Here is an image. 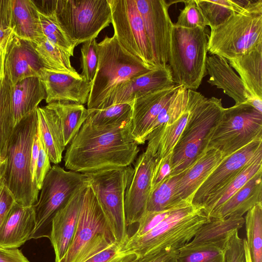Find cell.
Wrapping results in <instances>:
<instances>
[{
  "label": "cell",
  "mask_w": 262,
  "mask_h": 262,
  "mask_svg": "<svg viewBox=\"0 0 262 262\" xmlns=\"http://www.w3.org/2000/svg\"><path fill=\"white\" fill-rule=\"evenodd\" d=\"M138 145L132 135V119L104 126L86 120L69 143L64 166L83 174L126 167L137 158Z\"/></svg>",
  "instance_id": "1"
},
{
  "label": "cell",
  "mask_w": 262,
  "mask_h": 262,
  "mask_svg": "<svg viewBox=\"0 0 262 262\" xmlns=\"http://www.w3.org/2000/svg\"><path fill=\"white\" fill-rule=\"evenodd\" d=\"M187 108L189 114L186 125L170 158L171 176L187 170L204 153L207 136L224 109L221 99L208 98L191 90H187Z\"/></svg>",
  "instance_id": "2"
},
{
  "label": "cell",
  "mask_w": 262,
  "mask_h": 262,
  "mask_svg": "<svg viewBox=\"0 0 262 262\" xmlns=\"http://www.w3.org/2000/svg\"><path fill=\"white\" fill-rule=\"evenodd\" d=\"M210 220L202 206L187 202L148 232L138 237H129L121 251L144 256L163 250H179Z\"/></svg>",
  "instance_id": "3"
},
{
  "label": "cell",
  "mask_w": 262,
  "mask_h": 262,
  "mask_svg": "<svg viewBox=\"0 0 262 262\" xmlns=\"http://www.w3.org/2000/svg\"><path fill=\"white\" fill-rule=\"evenodd\" d=\"M38 126L37 110L23 118L14 127L6 157L3 175L16 203L31 206L38 200L39 190L31 172V148Z\"/></svg>",
  "instance_id": "4"
},
{
  "label": "cell",
  "mask_w": 262,
  "mask_h": 262,
  "mask_svg": "<svg viewBox=\"0 0 262 262\" xmlns=\"http://www.w3.org/2000/svg\"><path fill=\"white\" fill-rule=\"evenodd\" d=\"M115 242L111 225L88 184L83 193L74 236L57 262H85Z\"/></svg>",
  "instance_id": "5"
},
{
  "label": "cell",
  "mask_w": 262,
  "mask_h": 262,
  "mask_svg": "<svg viewBox=\"0 0 262 262\" xmlns=\"http://www.w3.org/2000/svg\"><path fill=\"white\" fill-rule=\"evenodd\" d=\"M98 62L87 102L88 110H97L118 84L144 74L149 68L126 51L114 36L98 43Z\"/></svg>",
  "instance_id": "6"
},
{
  "label": "cell",
  "mask_w": 262,
  "mask_h": 262,
  "mask_svg": "<svg viewBox=\"0 0 262 262\" xmlns=\"http://www.w3.org/2000/svg\"><path fill=\"white\" fill-rule=\"evenodd\" d=\"M208 35L205 29L173 26L168 64L175 84L195 91L206 72Z\"/></svg>",
  "instance_id": "7"
},
{
  "label": "cell",
  "mask_w": 262,
  "mask_h": 262,
  "mask_svg": "<svg viewBox=\"0 0 262 262\" xmlns=\"http://www.w3.org/2000/svg\"><path fill=\"white\" fill-rule=\"evenodd\" d=\"M43 3L76 47L96 39L111 23L108 0H55Z\"/></svg>",
  "instance_id": "8"
},
{
  "label": "cell",
  "mask_w": 262,
  "mask_h": 262,
  "mask_svg": "<svg viewBox=\"0 0 262 262\" xmlns=\"http://www.w3.org/2000/svg\"><path fill=\"white\" fill-rule=\"evenodd\" d=\"M262 139V113L247 104L224 108L208 134L205 149L212 148L226 158L252 141Z\"/></svg>",
  "instance_id": "9"
},
{
  "label": "cell",
  "mask_w": 262,
  "mask_h": 262,
  "mask_svg": "<svg viewBox=\"0 0 262 262\" xmlns=\"http://www.w3.org/2000/svg\"><path fill=\"white\" fill-rule=\"evenodd\" d=\"M88 182L86 174L66 170L55 164L47 173L33 206L36 225L30 239L50 238L52 220L72 194Z\"/></svg>",
  "instance_id": "10"
},
{
  "label": "cell",
  "mask_w": 262,
  "mask_h": 262,
  "mask_svg": "<svg viewBox=\"0 0 262 262\" xmlns=\"http://www.w3.org/2000/svg\"><path fill=\"white\" fill-rule=\"evenodd\" d=\"M262 43V13H235L211 29L207 51L226 60L241 56Z\"/></svg>",
  "instance_id": "11"
},
{
  "label": "cell",
  "mask_w": 262,
  "mask_h": 262,
  "mask_svg": "<svg viewBox=\"0 0 262 262\" xmlns=\"http://www.w3.org/2000/svg\"><path fill=\"white\" fill-rule=\"evenodd\" d=\"M134 168L131 166L86 174L114 231L116 242L123 246L128 241L124 201Z\"/></svg>",
  "instance_id": "12"
},
{
  "label": "cell",
  "mask_w": 262,
  "mask_h": 262,
  "mask_svg": "<svg viewBox=\"0 0 262 262\" xmlns=\"http://www.w3.org/2000/svg\"><path fill=\"white\" fill-rule=\"evenodd\" d=\"M114 35L129 53L150 69L155 67L143 21L135 0H108Z\"/></svg>",
  "instance_id": "13"
},
{
  "label": "cell",
  "mask_w": 262,
  "mask_h": 262,
  "mask_svg": "<svg viewBox=\"0 0 262 262\" xmlns=\"http://www.w3.org/2000/svg\"><path fill=\"white\" fill-rule=\"evenodd\" d=\"M142 18L155 67L168 64L174 24L164 0H135Z\"/></svg>",
  "instance_id": "14"
},
{
  "label": "cell",
  "mask_w": 262,
  "mask_h": 262,
  "mask_svg": "<svg viewBox=\"0 0 262 262\" xmlns=\"http://www.w3.org/2000/svg\"><path fill=\"white\" fill-rule=\"evenodd\" d=\"M173 84L170 67H155L147 73L130 78L116 86L98 110L120 103H131L140 97L156 92Z\"/></svg>",
  "instance_id": "15"
},
{
  "label": "cell",
  "mask_w": 262,
  "mask_h": 262,
  "mask_svg": "<svg viewBox=\"0 0 262 262\" xmlns=\"http://www.w3.org/2000/svg\"><path fill=\"white\" fill-rule=\"evenodd\" d=\"M156 164L155 157L147 148L136 160L132 178L125 196L127 227L138 223L145 213Z\"/></svg>",
  "instance_id": "16"
},
{
  "label": "cell",
  "mask_w": 262,
  "mask_h": 262,
  "mask_svg": "<svg viewBox=\"0 0 262 262\" xmlns=\"http://www.w3.org/2000/svg\"><path fill=\"white\" fill-rule=\"evenodd\" d=\"M260 153L262 139L252 141L225 158L198 188L192 204L201 206L206 198L226 185Z\"/></svg>",
  "instance_id": "17"
},
{
  "label": "cell",
  "mask_w": 262,
  "mask_h": 262,
  "mask_svg": "<svg viewBox=\"0 0 262 262\" xmlns=\"http://www.w3.org/2000/svg\"><path fill=\"white\" fill-rule=\"evenodd\" d=\"M38 77L44 86L48 104L57 101L87 103L92 82L77 71L64 72L43 68Z\"/></svg>",
  "instance_id": "18"
},
{
  "label": "cell",
  "mask_w": 262,
  "mask_h": 262,
  "mask_svg": "<svg viewBox=\"0 0 262 262\" xmlns=\"http://www.w3.org/2000/svg\"><path fill=\"white\" fill-rule=\"evenodd\" d=\"M182 86L173 84L134 100L132 103V135L138 145L143 144L146 141L151 125Z\"/></svg>",
  "instance_id": "19"
},
{
  "label": "cell",
  "mask_w": 262,
  "mask_h": 262,
  "mask_svg": "<svg viewBox=\"0 0 262 262\" xmlns=\"http://www.w3.org/2000/svg\"><path fill=\"white\" fill-rule=\"evenodd\" d=\"M4 68L6 77L13 85L25 78L38 77L45 68L32 42L15 35L5 55Z\"/></svg>",
  "instance_id": "20"
},
{
  "label": "cell",
  "mask_w": 262,
  "mask_h": 262,
  "mask_svg": "<svg viewBox=\"0 0 262 262\" xmlns=\"http://www.w3.org/2000/svg\"><path fill=\"white\" fill-rule=\"evenodd\" d=\"M88 182L77 189L54 216L50 240L55 254V262L59 261L68 248L77 226L81 200Z\"/></svg>",
  "instance_id": "21"
},
{
  "label": "cell",
  "mask_w": 262,
  "mask_h": 262,
  "mask_svg": "<svg viewBox=\"0 0 262 262\" xmlns=\"http://www.w3.org/2000/svg\"><path fill=\"white\" fill-rule=\"evenodd\" d=\"M36 225L33 206L15 203L0 228V247L18 248L30 239Z\"/></svg>",
  "instance_id": "22"
},
{
  "label": "cell",
  "mask_w": 262,
  "mask_h": 262,
  "mask_svg": "<svg viewBox=\"0 0 262 262\" xmlns=\"http://www.w3.org/2000/svg\"><path fill=\"white\" fill-rule=\"evenodd\" d=\"M225 158L219 151L206 149L191 166L179 174L175 189L176 198L192 203L198 188Z\"/></svg>",
  "instance_id": "23"
},
{
  "label": "cell",
  "mask_w": 262,
  "mask_h": 262,
  "mask_svg": "<svg viewBox=\"0 0 262 262\" xmlns=\"http://www.w3.org/2000/svg\"><path fill=\"white\" fill-rule=\"evenodd\" d=\"M206 70L210 77L208 82L222 89L234 100L235 104L245 103L253 96L247 91L241 78L224 57L211 54L207 56Z\"/></svg>",
  "instance_id": "24"
},
{
  "label": "cell",
  "mask_w": 262,
  "mask_h": 262,
  "mask_svg": "<svg viewBox=\"0 0 262 262\" xmlns=\"http://www.w3.org/2000/svg\"><path fill=\"white\" fill-rule=\"evenodd\" d=\"M262 169L258 171L224 203L213 211L209 219L243 216L255 205L262 203Z\"/></svg>",
  "instance_id": "25"
},
{
  "label": "cell",
  "mask_w": 262,
  "mask_h": 262,
  "mask_svg": "<svg viewBox=\"0 0 262 262\" xmlns=\"http://www.w3.org/2000/svg\"><path fill=\"white\" fill-rule=\"evenodd\" d=\"M10 91L15 126L36 110L38 104L46 98L44 86L38 76L19 81L11 85Z\"/></svg>",
  "instance_id": "26"
},
{
  "label": "cell",
  "mask_w": 262,
  "mask_h": 262,
  "mask_svg": "<svg viewBox=\"0 0 262 262\" xmlns=\"http://www.w3.org/2000/svg\"><path fill=\"white\" fill-rule=\"evenodd\" d=\"M189 114L187 106L186 110L174 121L160 125L148 135L146 148L155 157L156 163L165 162L171 158Z\"/></svg>",
  "instance_id": "27"
},
{
  "label": "cell",
  "mask_w": 262,
  "mask_h": 262,
  "mask_svg": "<svg viewBox=\"0 0 262 262\" xmlns=\"http://www.w3.org/2000/svg\"><path fill=\"white\" fill-rule=\"evenodd\" d=\"M10 28L16 36L31 41L44 36L33 1L10 0Z\"/></svg>",
  "instance_id": "28"
},
{
  "label": "cell",
  "mask_w": 262,
  "mask_h": 262,
  "mask_svg": "<svg viewBox=\"0 0 262 262\" xmlns=\"http://www.w3.org/2000/svg\"><path fill=\"white\" fill-rule=\"evenodd\" d=\"M41 138L51 162L58 164L62 158L66 146L60 120L56 113L47 105L36 109Z\"/></svg>",
  "instance_id": "29"
},
{
  "label": "cell",
  "mask_w": 262,
  "mask_h": 262,
  "mask_svg": "<svg viewBox=\"0 0 262 262\" xmlns=\"http://www.w3.org/2000/svg\"><path fill=\"white\" fill-rule=\"evenodd\" d=\"M252 95L262 98V43L245 54L227 60Z\"/></svg>",
  "instance_id": "30"
},
{
  "label": "cell",
  "mask_w": 262,
  "mask_h": 262,
  "mask_svg": "<svg viewBox=\"0 0 262 262\" xmlns=\"http://www.w3.org/2000/svg\"><path fill=\"white\" fill-rule=\"evenodd\" d=\"M245 224L243 216H230L224 219H210L196 233L188 245L205 243L218 244L224 249L231 235L238 231Z\"/></svg>",
  "instance_id": "31"
},
{
  "label": "cell",
  "mask_w": 262,
  "mask_h": 262,
  "mask_svg": "<svg viewBox=\"0 0 262 262\" xmlns=\"http://www.w3.org/2000/svg\"><path fill=\"white\" fill-rule=\"evenodd\" d=\"M261 169L262 153H260L226 185L204 200L201 206L207 216L209 217L213 211L224 203Z\"/></svg>",
  "instance_id": "32"
},
{
  "label": "cell",
  "mask_w": 262,
  "mask_h": 262,
  "mask_svg": "<svg viewBox=\"0 0 262 262\" xmlns=\"http://www.w3.org/2000/svg\"><path fill=\"white\" fill-rule=\"evenodd\" d=\"M211 29L226 21L235 13L252 12V1L195 0Z\"/></svg>",
  "instance_id": "33"
},
{
  "label": "cell",
  "mask_w": 262,
  "mask_h": 262,
  "mask_svg": "<svg viewBox=\"0 0 262 262\" xmlns=\"http://www.w3.org/2000/svg\"><path fill=\"white\" fill-rule=\"evenodd\" d=\"M47 106L56 113L60 120L66 146L87 119L89 110L82 104L67 102H54Z\"/></svg>",
  "instance_id": "34"
},
{
  "label": "cell",
  "mask_w": 262,
  "mask_h": 262,
  "mask_svg": "<svg viewBox=\"0 0 262 262\" xmlns=\"http://www.w3.org/2000/svg\"><path fill=\"white\" fill-rule=\"evenodd\" d=\"M31 42L46 69L58 72H76L71 65V56L52 43L45 36Z\"/></svg>",
  "instance_id": "35"
},
{
  "label": "cell",
  "mask_w": 262,
  "mask_h": 262,
  "mask_svg": "<svg viewBox=\"0 0 262 262\" xmlns=\"http://www.w3.org/2000/svg\"><path fill=\"white\" fill-rule=\"evenodd\" d=\"M10 87L6 77L0 85V158L3 160L6 158L8 144L15 127Z\"/></svg>",
  "instance_id": "36"
},
{
  "label": "cell",
  "mask_w": 262,
  "mask_h": 262,
  "mask_svg": "<svg viewBox=\"0 0 262 262\" xmlns=\"http://www.w3.org/2000/svg\"><path fill=\"white\" fill-rule=\"evenodd\" d=\"M37 8L43 36L52 43L73 56L76 46L62 31L53 12L43 4L41 6L37 5Z\"/></svg>",
  "instance_id": "37"
},
{
  "label": "cell",
  "mask_w": 262,
  "mask_h": 262,
  "mask_svg": "<svg viewBox=\"0 0 262 262\" xmlns=\"http://www.w3.org/2000/svg\"><path fill=\"white\" fill-rule=\"evenodd\" d=\"M172 262H225L224 250L214 243L186 245L179 250Z\"/></svg>",
  "instance_id": "38"
},
{
  "label": "cell",
  "mask_w": 262,
  "mask_h": 262,
  "mask_svg": "<svg viewBox=\"0 0 262 262\" xmlns=\"http://www.w3.org/2000/svg\"><path fill=\"white\" fill-rule=\"evenodd\" d=\"M245 224L252 262H262V203L247 212Z\"/></svg>",
  "instance_id": "39"
},
{
  "label": "cell",
  "mask_w": 262,
  "mask_h": 262,
  "mask_svg": "<svg viewBox=\"0 0 262 262\" xmlns=\"http://www.w3.org/2000/svg\"><path fill=\"white\" fill-rule=\"evenodd\" d=\"M179 177V174L169 176L151 189L145 213L162 211L184 200H179L175 196L176 186Z\"/></svg>",
  "instance_id": "40"
},
{
  "label": "cell",
  "mask_w": 262,
  "mask_h": 262,
  "mask_svg": "<svg viewBox=\"0 0 262 262\" xmlns=\"http://www.w3.org/2000/svg\"><path fill=\"white\" fill-rule=\"evenodd\" d=\"M86 120L95 126H104L132 119V104L120 103L102 110H89Z\"/></svg>",
  "instance_id": "41"
},
{
  "label": "cell",
  "mask_w": 262,
  "mask_h": 262,
  "mask_svg": "<svg viewBox=\"0 0 262 262\" xmlns=\"http://www.w3.org/2000/svg\"><path fill=\"white\" fill-rule=\"evenodd\" d=\"M187 106V90L182 86L176 94L162 109L151 125L148 135L160 125L172 123L186 110Z\"/></svg>",
  "instance_id": "42"
},
{
  "label": "cell",
  "mask_w": 262,
  "mask_h": 262,
  "mask_svg": "<svg viewBox=\"0 0 262 262\" xmlns=\"http://www.w3.org/2000/svg\"><path fill=\"white\" fill-rule=\"evenodd\" d=\"M185 6L180 10L177 21L174 26L186 29L201 27L205 29L208 24L203 15L195 0L183 1Z\"/></svg>",
  "instance_id": "43"
},
{
  "label": "cell",
  "mask_w": 262,
  "mask_h": 262,
  "mask_svg": "<svg viewBox=\"0 0 262 262\" xmlns=\"http://www.w3.org/2000/svg\"><path fill=\"white\" fill-rule=\"evenodd\" d=\"M81 76L92 82L98 62V43L93 39L83 43L81 48Z\"/></svg>",
  "instance_id": "44"
},
{
  "label": "cell",
  "mask_w": 262,
  "mask_h": 262,
  "mask_svg": "<svg viewBox=\"0 0 262 262\" xmlns=\"http://www.w3.org/2000/svg\"><path fill=\"white\" fill-rule=\"evenodd\" d=\"M187 202L191 201L184 200L179 204L165 210L145 213L138 223V227L137 231L131 237H138L148 232L157 226L172 211Z\"/></svg>",
  "instance_id": "45"
},
{
  "label": "cell",
  "mask_w": 262,
  "mask_h": 262,
  "mask_svg": "<svg viewBox=\"0 0 262 262\" xmlns=\"http://www.w3.org/2000/svg\"><path fill=\"white\" fill-rule=\"evenodd\" d=\"M179 250H163L144 256L133 253L121 252L110 262H172Z\"/></svg>",
  "instance_id": "46"
},
{
  "label": "cell",
  "mask_w": 262,
  "mask_h": 262,
  "mask_svg": "<svg viewBox=\"0 0 262 262\" xmlns=\"http://www.w3.org/2000/svg\"><path fill=\"white\" fill-rule=\"evenodd\" d=\"M235 231L224 247L225 262H246L243 239Z\"/></svg>",
  "instance_id": "47"
},
{
  "label": "cell",
  "mask_w": 262,
  "mask_h": 262,
  "mask_svg": "<svg viewBox=\"0 0 262 262\" xmlns=\"http://www.w3.org/2000/svg\"><path fill=\"white\" fill-rule=\"evenodd\" d=\"M38 130L39 150L35 168V180L36 186L40 190L45 178L50 170L51 166V161L40 135L39 126Z\"/></svg>",
  "instance_id": "48"
},
{
  "label": "cell",
  "mask_w": 262,
  "mask_h": 262,
  "mask_svg": "<svg viewBox=\"0 0 262 262\" xmlns=\"http://www.w3.org/2000/svg\"><path fill=\"white\" fill-rule=\"evenodd\" d=\"M15 203L14 198L6 185L3 177L0 179V228Z\"/></svg>",
  "instance_id": "49"
},
{
  "label": "cell",
  "mask_w": 262,
  "mask_h": 262,
  "mask_svg": "<svg viewBox=\"0 0 262 262\" xmlns=\"http://www.w3.org/2000/svg\"><path fill=\"white\" fill-rule=\"evenodd\" d=\"M122 246L115 242L85 262H110L121 252Z\"/></svg>",
  "instance_id": "50"
},
{
  "label": "cell",
  "mask_w": 262,
  "mask_h": 262,
  "mask_svg": "<svg viewBox=\"0 0 262 262\" xmlns=\"http://www.w3.org/2000/svg\"><path fill=\"white\" fill-rule=\"evenodd\" d=\"M0 262H30L18 248L0 247Z\"/></svg>",
  "instance_id": "51"
},
{
  "label": "cell",
  "mask_w": 262,
  "mask_h": 262,
  "mask_svg": "<svg viewBox=\"0 0 262 262\" xmlns=\"http://www.w3.org/2000/svg\"><path fill=\"white\" fill-rule=\"evenodd\" d=\"M15 34L10 27H0V54L5 55Z\"/></svg>",
  "instance_id": "52"
},
{
  "label": "cell",
  "mask_w": 262,
  "mask_h": 262,
  "mask_svg": "<svg viewBox=\"0 0 262 262\" xmlns=\"http://www.w3.org/2000/svg\"><path fill=\"white\" fill-rule=\"evenodd\" d=\"M39 150V140L38 126L37 132L34 135L33 141L31 148V172L33 182L36 185L35 180V171L36 162L38 156Z\"/></svg>",
  "instance_id": "53"
},
{
  "label": "cell",
  "mask_w": 262,
  "mask_h": 262,
  "mask_svg": "<svg viewBox=\"0 0 262 262\" xmlns=\"http://www.w3.org/2000/svg\"><path fill=\"white\" fill-rule=\"evenodd\" d=\"M0 27H10V0H0Z\"/></svg>",
  "instance_id": "54"
},
{
  "label": "cell",
  "mask_w": 262,
  "mask_h": 262,
  "mask_svg": "<svg viewBox=\"0 0 262 262\" xmlns=\"http://www.w3.org/2000/svg\"><path fill=\"white\" fill-rule=\"evenodd\" d=\"M245 104L251 106L259 113H262V98L252 96L247 99Z\"/></svg>",
  "instance_id": "55"
},
{
  "label": "cell",
  "mask_w": 262,
  "mask_h": 262,
  "mask_svg": "<svg viewBox=\"0 0 262 262\" xmlns=\"http://www.w3.org/2000/svg\"><path fill=\"white\" fill-rule=\"evenodd\" d=\"M4 58L5 56L0 54V85L3 83L6 78L4 68Z\"/></svg>",
  "instance_id": "56"
},
{
  "label": "cell",
  "mask_w": 262,
  "mask_h": 262,
  "mask_svg": "<svg viewBox=\"0 0 262 262\" xmlns=\"http://www.w3.org/2000/svg\"><path fill=\"white\" fill-rule=\"evenodd\" d=\"M246 262H252L250 253L246 238L243 239Z\"/></svg>",
  "instance_id": "57"
},
{
  "label": "cell",
  "mask_w": 262,
  "mask_h": 262,
  "mask_svg": "<svg viewBox=\"0 0 262 262\" xmlns=\"http://www.w3.org/2000/svg\"><path fill=\"white\" fill-rule=\"evenodd\" d=\"M6 167V159L0 164V179L3 177Z\"/></svg>",
  "instance_id": "58"
},
{
  "label": "cell",
  "mask_w": 262,
  "mask_h": 262,
  "mask_svg": "<svg viewBox=\"0 0 262 262\" xmlns=\"http://www.w3.org/2000/svg\"><path fill=\"white\" fill-rule=\"evenodd\" d=\"M4 160H5V159L3 160L1 158H0V164L2 163V162H3Z\"/></svg>",
  "instance_id": "59"
}]
</instances>
